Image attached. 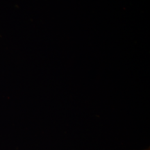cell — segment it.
Masks as SVG:
<instances>
[{
  "label": "cell",
  "mask_w": 150,
  "mask_h": 150,
  "mask_svg": "<svg viewBox=\"0 0 150 150\" xmlns=\"http://www.w3.org/2000/svg\"><path fill=\"white\" fill-rule=\"evenodd\" d=\"M146 150H147V149H146Z\"/></svg>",
  "instance_id": "cell-1"
}]
</instances>
